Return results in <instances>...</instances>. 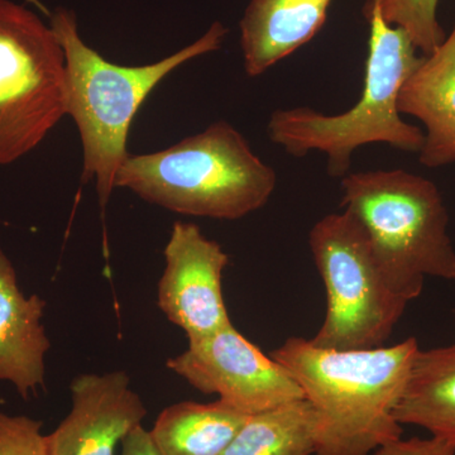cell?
Here are the masks:
<instances>
[{
  "instance_id": "21",
  "label": "cell",
  "mask_w": 455,
  "mask_h": 455,
  "mask_svg": "<svg viewBox=\"0 0 455 455\" xmlns=\"http://www.w3.org/2000/svg\"><path fill=\"white\" fill-rule=\"evenodd\" d=\"M28 2L31 3V4L35 5L36 8L40 9V11L42 12V13L44 14V16H47L49 18L51 17V13H52V12H50L49 9L44 7V5L42 4L41 0H28Z\"/></svg>"
},
{
  "instance_id": "6",
  "label": "cell",
  "mask_w": 455,
  "mask_h": 455,
  "mask_svg": "<svg viewBox=\"0 0 455 455\" xmlns=\"http://www.w3.org/2000/svg\"><path fill=\"white\" fill-rule=\"evenodd\" d=\"M309 245L326 291L325 319L311 343L339 350L382 347L407 302L392 292L358 221L347 211L326 215L310 230Z\"/></svg>"
},
{
  "instance_id": "18",
  "label": "cell",
  "mask_w": 455,
  "mask_h": 455,
  "mask_svg": "<svg viewBox=\"0 0 455 455\" xmlns=\"http://www.w3.org/2000/svg\"><path fill=\"white\" fill-rule=\"evenodd\" d=\"M0 455H49L41 421L0 412Z\"/></svg>"
},
{
  "instance_id": "9",
  "label": "cell",
  "mask_w": 455,
  "mask_h": 455,
  "mask_svg": "<svg viewBox=\"0 0 455 455\" xmlns=\"http://www.w3.org/2000/svg\"><path fill=\"white\" fill-rule=\"evenodd\" d=\"M164 267L157 304L188 341L202 339L233 325L223 295L229 257L220 243L193 223L173 224L164 247Z\"/></svg>"
},
{
  "instance_id": "10",
  "label": "cell",
  "mask_w": 455,
  "mask_h": 455,
  "mask_svg": "<svg viewBox=\"0 0 455 455\" xmlns=\"http://www.w3.org/2000/svg\"><path fill=\"white\" fill-rule=\"evenodd\" d=\"M70 414L50 435L49 455H114L118 443L142 425L147 410L122 371L77 376Z\"/></svg>"
},
{
  "instance_id": "7",
  "label": "cell",
  "mask_w": 455,
  "mask_h": 455,
  "mask_svg": "<svg viewBox=\"0 0 455 455\" xmlns=\"http://www.w3.org/2000/svg\"><path fill=\"white\" fill-rule=\"evenodd\" d=\"M68 114L66 59L35 12L0 0V164L33 151Z\"/></svg>"
},
{
  "instance_id": "2",
  "label": "cell",
  "mask_w": 455,
  "mask_h": 455,
  "mask_svg": "<svg viewBox=\"0 0 455 455\" xmlns=\"http://www.w3.org/2000/svg\"><path fill=\"white\" fill-rule=\"evenodd\" d=\"M51 28L64 49L68 114L73 116L84 149L83 182L97 180L99 203L106 208L119 167L130 156L132 122L167 75L196 57L220 49L228 28L212 23L203 37L155 64L122 66L107 61L77 31L71 9L51 13Z\"/></svg>"
},
{
  "instance_id": "15",
  "label": "cell",
  "mask_w": 455,
  "mask_h": 455,
  "mask_svg": "<svg viewBox=\"0 0 455 455\" xmlns=\"http://www.w3.org/2000/svg\"><path fill=\"white\" fill-rule=\"evenodd\" d=\"M221 400L173 403L149 431L160 455H220L248 419Z\"/></svg>"
},
{
  "instance_id": "3",
  "label": "cell",
  "mask_w": 455,
  "mask_h": 455,
  "mask_svg": "<svg viewBox=\"0 0 455 455\" xmlns=\"http://www.w3.org/2000/svg\"><path fill=\"white\" fill-rule=\"evenodd\" d=\"M364 16L370 41L363 92L355 107L328 116L307 107L278 109L269 116V140L286 154L304 157L311 151L328 156V172L348 175L359 147L386 143L403 152H420V128L401 118L397 101L407 77L420 64L415 44L403 29L386 22L379 0H367Z\"/></svg>"
},
{
  "instance_id": "8",
  "label": "cell",
  "mask_w": 455,
  "mask_h": 455,
  "mask_svg": "<svg viewBox=\"0 0 455 455\" xmlns=\"http://www.w3.org/2000/svg\"><path fill=\"white\" fill-rule=\"evenodd\" d=\"M194 388L247 415L305 398L283 364L239 333L235 325L188 341V348L166 364Z\"/></svg>"
},
{
  "instance_id": "5",
  "label": "cell",
  "mask_w": 455,
  "mask_h": 455,
  "mask_svg": "<svg viewBox=\"0 0 455 455\" xmlns=\"http://www.w3.org/2000/svg\"><path fill=\"white\" fill-rule=\"evenodd\" d=\"M343 211L366 233L392 292L415 300L425 277L455 280L449 215L438 187L405 170L349 172L341 178Z\"/></svg>"
},
{
  "instance_id": "16",
  "label": "cell",
  "mask_w": 455,
  "mask_h": 455,
  "mask_svg": "<svg viewBox=\"0 0 455 455\" xmlns=\"http://www.w3.org/2000/svg\"><path fill=\"white\" fill-rule=\"evenodd\" d=\"M319 430L315 406L307 398L291 401L248 416L220 455L316 454Z\"/></svg>"
},
{
  "instance_id": "4",
  "label": "cell",
  "mask_w": 455,
  "mask_h": 455,
  "mask_svg": "<svg viewBox=\"0 0 455 455\" xmlns=\"http://www.w3.org/2000/svg\"><path fill=\"white\" fill-rule=\"evenodd\" d=\"M276 185V171L226 121L164 151L128 156L114 180L167 211L220 220L263 208Z\"/></svg>"
},
{
  "instance_id": "1",
  "label": "cell",
  "mask_w": 455,
  "mask_h": 455,
  "mask_svg": "<svg viewBox=\"0 0 455 455\" xmlns=\"http://www.w3.org/2000/svg\"><path fill=\"white\" fill-rule=\"evenodd\" d=\"M420 347L329 349L291 337L271 353L300 385L320 419L315 455H371L403 435L395 409Z\"/></svg>"
},
{
  "instance_id": "20",
  "label": "cell",
  "mask_w": 455,
  "mask_h": 455,
  "mask_svg": "<svg viewBox=\"0 0 455 455\" xmlns=\"http://www.w3.org/2000/svg\"><path fill=\"white\" fill-rule=\"evenodd\" d=\"M121 455H160L151 438V434L142 425L133 430L122 440Z\"/></svg>"
},
{
  "instance_id": "13",
  "label": "cell",
  "mask_w": 455,
  "mask_h": 455,
  "mask_svg": "<svg viewBox=\"0 0 455 455\" xmlns=\"http://www.w3.org/2000/svg\"><path fill=\"white\" fill-rule=\"evenodd\" d=\"M331 0H250L241 28L248 76L257 77L315 37Z\"/></svg>"
},
{
  "instance_id": "14",
  "label": "cell",
  "mask_w": 455,
  "mask_h": 455,
  "mask_svg": "<svg viewBox=\"0 0 455 455\" xmlns=\"http://www.w3.org/2000/svg\"><path fill=\"white\" fill-rule=\"evenodd\" d=\"M394 415L398 424L455 440V344L419 350Z\"/></svg>"
},
{
  "instance_id": "12",
  "label": "cell",
  "mask_w": 455,
  "mask_h": 455,
  "mask_svg": "<svg viewBox=\"0 0 455 455\" xmlns=\"http://www.w3.org/2000/svg\"><path fill=\"white\" fill-rule=\"evenodd\" d=\"M46 301L26 298L17 272L0 250V381H8L23 398L44 383V357L51 343L42 324Z\"/></svg>"
},
{
  "instance_id": "19",
  "label": "cell",
  "mask_w": 455,
  "mask_h": 455,
  "mask_svg": "<svg viewBox=\"0 0 455 455\" xmlns=\"http://www.w3.org/2000/svg\"><path fill=\"white\" fill-rule=\"evenodd\" d=\"M371 455H455V440L433 435L429 439L400 438L382 445Z\"/></svg>"
},
{
  "instance_id": "17",
  "label": "cell",
  "mask_w": 455,
  "mask_h": 455,
  "mask_svg": "<svg viewBox=\"0 0 455 455\" xmlns=\"http://www.w3.org/2000/svg\"><path fill=\"white\" fill-rule=\"evenodd\" d=\"M438 3L439 0H379L386 22L403 29L424 56L433 53L445 40L436 16Z\"/></svg>"
},
{
  "instance_id": "11",
  "label": "cell",
  "mask_w": 455,
  "mask_h": 455,
  "mask_svg": "<svg viewBox=\"0 0 455 455\" xmlns=\"http://www.w3.org/2000/svg\"><path fill=\"white\" fill-rule=\"evenodd\" d=\"M397 107L427 128L421 164L434 169L455 164V25L438 49L421 57L400 90Z\"/></svg>"
}]
</instances>
